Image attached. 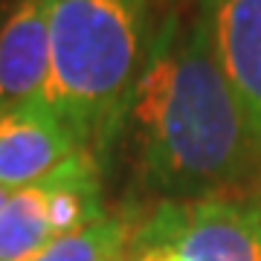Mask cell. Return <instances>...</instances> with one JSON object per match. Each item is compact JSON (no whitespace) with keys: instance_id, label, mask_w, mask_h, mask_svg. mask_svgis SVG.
<instances>
[{"instance_id":"cell-3","label":"cell","mask_w":261,"mask_h":261,"mask_svg":"<svg viewBox=\"0 0 261 261\" xmlns=\"http://www.w3.org/2000/svg\"><path fill=\"white\" fill-rule=\"evenodd\" d=\"M128 261H261V206L252 195L157 200L137 215Z\"/></svg>"},{"instance_id":"cell-4","label":"cell","mask_w":261,"mask_h":261,"mask_svg":"<svg viewBox=\"0 0 261 261\" xmlns=\"http://www.w3.org/2000/svg\"><path fill=\"white\" fill-rule=\"evenodd\" d=\"M212 56L261 142V0H200Z\"/></svg>"},{"instance_id":"cell-2","label":"cell","mask_w":261,"mask_h":261,"mask_svg":"<svg viewBox=\"0 0 261 261\" xmlns=\"http://www.w3.org/2000/svg\"><path fill=\"white\" fill-rule=\"evenodd\" d=\"M151 0H58L44 102L82 148L105 157L116 142L142 70Z\"/></svg>"},{"instance_id":"cell-5","label":"cell","mask_w":261,"mask_h":261,"mask_svg":"<svg viewBox=\"0 0 261 261\" xmlns=\"http://www.w3.org/2000/svg\"><path fill=\"white\" fill-rule=\"evenodd\" d=\"M56 3L15 0L0 23V116L41 102L47 93Z\"/></svg>"},{"instance_id":"cell-1","label":"cell","mask_w":261,"mask_h":261,"mask_svg":"<svg viewBox=\"0 0 261 261\" xmlns=\"http://www.w3.org/2000/svg\"><path fill=\"white\" fill-rule=\"evenodd\" d=\"M137 171L160 200L218 197L261 180V142L212 56L200 15L151 32L125 125Z\"/></svg>"},{"instance_id":"cell-9","label":"cell","mask_w":261,"mask_h":261,"mask_svg":"<svg viewBox=\"0 0 261 261\" xmlns=\"http://www.w3.org/2000/svg\"><path fill=\"white\" fill-rule=\"evenodd\" d=\"M252 197H255V200H258V206H261V180L255 183V195H252Z\"/></svg>"},{"instance_id":"cell-6","label":"cell","mask_w":261,"mask_h":261,"mask_svg":"<svg viewBox=\"0 0 261 261\" xmlns=\"http://www.w3.org/2000/svg\"><path fill=\"white\" fill-rule=\"evenodd\" d=\"M82 142L44 99L0 116V189L18 192L53 174Z\"/></svg>"},{"instance_id":"cell-7","label":"cell","mask_w":261,"mask_h":261,"mask_svg":"<svg viewBox=\"0 0 261 261\" xmlns=\"http://www.w3.org/2000/svg\"><path fill=\"white\" fill-rule=\"evenodd\" d=\"M137 212H108L102 221L61 235L27 261H128Z\"/></svg>"},{"instance_id":"cell-8","label":"cell","mask_w":261,"mask_h":261,"mask_svg":"<svg viewBox=\"0 0 261 261\" xmlns=\"http://www.w3.org/2000/svg\"><path fill=\"white\" fill-rule=\"evenodd\" d=\"M9 195H12V192H6V189H0V209H3V203H6V200H9Z\"/></svg>"}]
</instances>
